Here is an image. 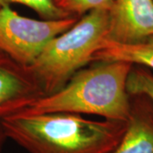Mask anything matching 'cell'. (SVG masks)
I'll return each instance as SVG.
<instances>
[{"label":"cell","mask_w":153,"mask_h":153,"mask_svg":"<svg viewBox=\"0 0 153 153\" xmlns=\"http://www.w3.org/2000/svg\"><path fill=\"white\" fill-rule=\"evenodd\" d=\"M109 10L86 13L67 31L52 38L31 66L45 95L58 91L76 71L92 63L108 36Z\"/></svg>","instance_id":"obj_3"},{"label":"cell","mask_w":153,"mask_h":153,"mask_svg":"<svg viewBox=\"0 0 153 153\" xmlns=\"http://www.w3.org/2000/svg\"><path fill=\"white\" fill-rule=\"evenodd\" d=\"M7 140V136L5 134V132L3 127V123H2V118H0V152L2 150V147L4 146V144Z\"/></svg>","instance_id":"obj_12"},{"label":"cell","mask_w":153,"mask_h":153,"mask_svg":"<svg viewBox=\"0 0 153 153\" xmlns=\"http://www.w3.org/2000/svg\"><path fill=\"white\" fill-rule=\"evenodd\" d=\"M80 17L36 20L23 16L10 5H0V50L13 60L31 66L45 45L67 31Z\"/></svg>","instance_id":"obj_4"},{"label":"cell","mask_w":153,"mask_h":153,"mask_svg":"<svg viewBox=\"0 0 153 153\" xmlns=\"http://www.w3.org/2000/svg\"><path fill=\"white\" fill-rule=\"evenodd\" d=\"M127 128L113 153H153V105L144 95H130Z\"/></svg>","instance_id":"obj_7"},{"label":"cell","mask_w":153,"mask_h":153,"mask_svg":"<svg viewBox=\"0 0 153 153\" xmlns=\"http://www.w3.org/2000/svg\"><path fill=\"white\" fill-rule=\"evenodd\" d=\"M0 153H2V152H0Z\"/></svg>","instance_id":"obj_13"},{"label":"cell","mask_w":153,"mask_h":153,"mask_svg":"<svg viewBox=\"0 0 153 153\" xmlns=\"http://www.w3.org/2000/svg\"><path fill=\"white\" fill-rule=\"evenodd\" d=\"M12 4L27 6L35 11L43 20H56L71 16L55 5L54 0H0V5H10Z\"/></svg>","instance_id":"obj_10"},{"label":"cell","mask_w":153,"mask_h":153,"mask_svg":"<svg viewBox=\"0 0 153 153\" xmlns=\"http://www.w3.org/2000/svg\"><path fill=\"white\" fill-rule=\"evenodd\" d=\"M153 36V0H113L107 39L134 44Z\"/></svg>","instance_id":"obj_6"},{"label":"cell","mask_w":153,"mask_h":153,"mask_svg":"<svg viewBox=\"0 0 153 153\" xmlns=\"http://www.w3.org/2000/svg\"><path fill=\"white\" fill-rule=\"evenodd\" d=\"M133 66L119 60L92 62L76 71L58 91L44 95L21 112L94 115L127 122L131 110L127 81Z\"/></svg>","instance_id":"obj_2"},{"label":"cell","mask_w":153,"mask_h":153,"mask_svg":"<svg viewBox=\"0 0 153 153\" xmlns=\"http://www.w3.org/2000/svg\"><path fill=\"white\" fill-rule=\"evenodd\" d=\"M44 95L32 67L0 50V118L21 112Z\"/></svg>","instance_id":"obj_5"},{"label":"cell","mask_w":153,"mask_h":153,"mask_svg":"<svg viewBox=\"0 0 153 153\" xmlns=\"http://www.w3.org/2000/svg\"><path fill=\"white\" fill-rule=\"evenodd\" d=\"M113 0H54L55 4L70 16L81 17L97 9L110 10Z\"/></svg>","instance_id":"obj_11"},{"label":"cell","mask_w":153,"mask_h":153,"mask_svg":"<svg viewBox=\"0 0 153 153\" xmlns=\"http://www.w3.org/2000/svg\"><path fill=\"white\" fill-rule=\"evenodd\" d=\"M127 90L129 95H144L153 105V74L144 66H133L128 76Z\"/></svg>","instance_id":"obj_9"},{"label":"cell","mask_w":153,"mask_h":153,"mask_svg":"<svg viewBox=\"0 0 153 153\" xmlns=\"http://www.w3.org/2000/svg\"><path fill=\"white\" fill-rule=\"evenodd\" d=\"M2 123L7 139L28 153H113L127 128V122L73 113L19 112Z\"/></svg>","instance_id":"obj_1"},{"label":"cell","mask_w":153,"mask_h":153,"mask_svg":"<svg viewBox=\"0 0 153 153\" xmlns=\"http://www.w3.org/2000/svg\"><path fill=\"white\" fill-rule=\"evenodd\" d=\"M119 60L153 69V36L134 44H119L105 39L93 55L92 62Z\"/></svg>","instance_id":"obj_8"}]
</instances>
